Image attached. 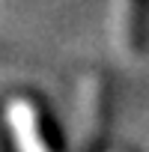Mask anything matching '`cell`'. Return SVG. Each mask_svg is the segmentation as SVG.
Masks as SVG:
<instances>
[{
	"instance_id": "obj_1",
	"label": "cell",
	"mask_w": 149,
	"mask_h": 152,
	"mask_svg": "<svg viewBox=\"0 0 149 152\" xmlns=\"http://www.w3.org/2000/svg\"><path fill=\"white\" fill-rule=\"evenodd\" d=\"M6 119L15 134L18 152H63L60 131L48 107L33 93H15L6 102Z\"/></svg>"
},
{
	"instance_id": "obj_2",
	"label": "cell",
	"mask_w": 149,
	"mask_h": 152,
	"mask_svg": "<svg viewBox=\"0 0 149 152\" xmlns=\"http://www.w3.org/2000/svg\"><path fill=\"white\" fill-rule=\"evenodd\" d=\"M110 125V84L102 72H90L78 96V134L81 152H102Z\"/></svg>"
},
{
	"instance_id": "obj_3",
	"label": "cell",
	"mask_w": 149,
	"mask_h": 152,
	"mask_svg": "<svg viewBox=\"0 0 149 152\" xmlns=\"http://www.w3.org/2000/svg\"><path fill=\"white\" fill-rule=\"evenodd\" d=\"M119 39L128 57H143L149 48V0H125Z\"/></svg>"
}]
</instances>
